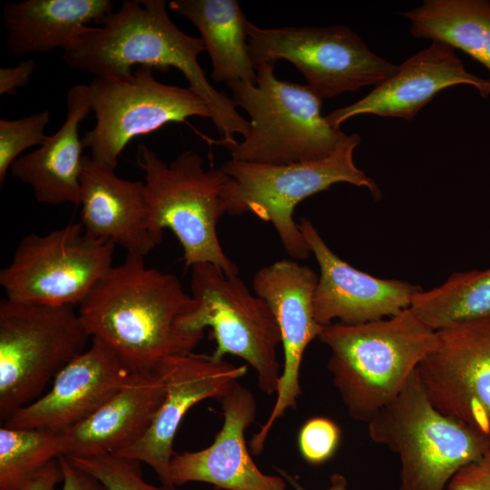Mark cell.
Instances as JSON below:
<instances>
[{
	"label": "cell",
	"mask_w": 490,
	"mask_h": 490,
	"mask_svg": "<svg viewBox=\"0 0 490 490\" xmlns=\"http://www.w3.org/2000/svg\"><path fill=\"white\" fill-rule=\"evenodd\" d=\"M196 307L175 275L127 254L79 305L78 313L91 338L109 346L135 372L193 352L204 331L187 330L182 320Z\"/></svg>",
	"instance_id": "obj_1"
},
{
	"label": "cell",
	"mask_w": 490,
	"mask_h": 490,
	"mask_svg": "<svg viewBox=\"0 0 490 490\" xmlns=\"http://www.w3.org/2000/svg\"><path fill=\"white\" fill-rule=\"evenodd\" d=\"M205 50L201 38L182 32L171 20L163 0H126L99 25H93L73 50L64 53L72 68L94 77H128L134 66L181 72L208 105L211 120L225 148L246 137L250 122L237 111L232 98L216 90L207 80L198 56Z\"/></svg>",
	"instance_id": "obj_2"
},
{
	"label": "cell",
	"mask_w": 490,
	"mask_h": 490,
	"mask_svg": "<svg viewBox=\"0 0 490 490\" xmlns=\"http://www.w3.org/2000/svg\"><path fill=\"white\" fill-rule=\"evenodd\" d=\"M318 338L330 350L328 369L348 415L368 423L401 392L436 331L407 308L387 318L325 325Z\"/></svg>",
	"instance_id": "obj_3"
},
{
	"label": "cell",
	"mask_w": 490,
	"mask_h": 490,
	"mask_svg": "<svg viewBox=\"0 0 490 490\" xmlns=\"http://www.w3.org/2000/svg\"><path fill=\"white\" fill-rule=\"evenodd\" d=\"M272 64L256 67V84L226 83L235 104L249 114L250 132L227 149L234 160L291 164L325 159L349 135L328 123L322 99L308 85L279 80Z\"/></svg>",
	"instance_id": "obj_4"
},
{
	"label": "cell",
	"mask_w": 490,
	"mask_h": 490,
	"mask_svg": "<svg viewBox=\"0 0 490 490\" xmlns=\"http://www.w3.org/2000/svg\"><path fill=\"white\" fill-rule=\"evenodd\" d=\"M360 142L358 133L330 156L313 162L268 164L230 159L220 167L228 175L222 199L226 213L240 216L252 213L270 222L286 251L295 260H305L310 249L293 219L296 206L305 199L347 182L368 189L376 200L381 198L377 184L358 169L353 153Z\"/></svg>",
	"instance_id": "obj_5"
},
{
	"label": "cell",
	"mask_w": 490,
	"mask_h": 490,
	"mask_svg": "<svg viewBox=\"0 0 490 490\" xmlns=\"http://www.w3.org/2000/svg\"><path fill=\"white\" fill-rule=\"evenodd\" d=\"M369 437L397 453L401 490H446L452 476L490 448V436L438 411L416 369L368 423Z\"/></svg>",
	"instance_id": "obj_6"
},
{
	"label": "cell",
	"mask_w": 490,
	"mask_h": 490,
	"mask_svg": "<svg viewBox=\"0 0 490 490\" xmlns=\"http://www.w3.org/2000/svg\"><path fill=\"white\" fill-rule=\"evenodd\" d=\"M135 162L144 172L152 221L175 234L185 269L211 263L227 276L238 275V266L224 253L217 234V224L226 213L222 190L228 175L221 167L205 169L193 151L168 164L144 144L138 145Z\"/></svg>",
	"instance_id": "obj_7"
},
{
	"label": "cell",
	"mask_w": 490,
	"mask_h": 490,
	"mask_svg": "<svg viewBox=\"0 0 490 490\" xmlns=\"http://www.w3.org/2000/svg\"><path fill=\"white\" fill-rule=\"evenodd\" d=\"M92 338L72 305L0 302V419L43 395Z\"/></svg>",
	"instance_id": "obj_8"
},
{
	"label": "cell",
	"mask_w": 490,
	"mask_h": 490,
	"mask_svg": "<svg viewBox=\"0 0 490 490\" xmlns=\"http://www.w3.org/2000/svg\"><path fill=\"white\" fill-rule=\"evenodd\" d=\"M191 270V295L197 307L182 327L190 331L211 328L216 344L212 356L240 358L256 372L260 389L276 394L282 369L278 359L281 335L269 305L238 275L227 276L214 264L198 263Z\"/></svg>",
	"instance_id": "obj_9"
},
{
	"label": "cell",
	"mask_w": 490,
	"mask_h": 490,
	"mask_svg": "<svg viewBox=\"0 0 490 490\" xmlns=\"http://www.w3.org/2000/svg\"><path fill=\"white\" fill-rule=\"evenodd\" d=\"M115 245L88 235L72 223L19 242L0 271L11 300L45 305H80L113 267Z\"/></svg>",
	"instance_id": "obj_10"
},
{
	"label": "cell",
	"mask_w": 490,
	"mask_h": 490,
	"mask_svg": "<svg viewBox=\"0 0 490 490\" xmlns=\"http://www.w3.org/2000/svg\"><path fill=\"white\" fill-rule=\"evenodd\" d=\"M247 30L255 68L287 60L322 100L377 86L397 70L344 25L261 28L249 21Z\"/></svg>",
	"instance_id": "obj_11"
},
{
	"label": "cell",
	"mask_w": 490,
	"mask_h": 490,
	"mask_svg": "<svg viewBox=\"0 0 490 490\" xmlns=\"http://www.w3.org/2000/svg\"><path fill=\"white\" fill-rule=\"evenodd\" d=\"M152 69L139 66L128 77H94L89 84L96 122L82 137L91 158L115 169L134 138L192 116L211 118L206 103L190 87L157 81Z\"/></svg>",
	"instance_id": "obj_12"
},
{
	"label": "cell",
	"mask_w": 490,
	"mask_h": 490,
	"mask_svg": "<svg viewBox=\"0 0 490 490\" xmlns=\"http://www.w3.org/2000/svg\"><path fill=\"white\" fill-rule=\"evenodd\" d=\"M416 373L438 411L490 436V321L437 330Z\"/></svg>",
	"instance_id": "obj_13"
},
{
	"label": "cell",
	"mask_w": 490,
	"mask_h": 490,
	"mask_svg": "<svg viewBox=\"0 0 490 490\" xmlns=\"http://www.w3.org/2000/svg\"><path fill=\"white\" fill-rule=\"evenodd\" d=\"M318 280V276L311 268L293 260L265 266L253 277L254 293L266 301L278 323L284 356L273 407L250 443L254 455L263 451L276 421L298 405L303 355L323 327L314 317L313 296Z\"/></svg>",
	"instance_id": "obj_14"
},
{
	"label": "cell",
	"mask_w": 490,
	"mask_h": 490,
	"mask_svg": "<svg viewBox=\"0 0 490 490\" xmlns=\"http://www.w3.org/2000/svg\"><path fill=\"white\" fill-rule=\"evenodd\" d=\"M165 397L150 427L134 444L114 454L151 466L162 485H173L170 465L173 441L181 420L199 402L220 399L230 385L247 374V365H234L212 354L189 353L161 363Z\"/></svg>",
	"instance_id": "obj_15"
},
{
	"label": "cell",
	"mask_w": 490,
	"mask_h": 490,
	"mask_svg": "<svg viewBox=\"0 0 490 490\" xmlns=\"http://www.w3.org/2000/svg\"><path fill=\"white\" fill-rule=\"evenodd\" d=\"M72 359L51 388L7 417L2 426L65 433L97 411L125 383L132 371L98 338Z\"/></svg>",
	"instance_id": "obj_16"
},
{
	"label": "cell",
	"mask_w": 490,
	"mask_h": 490,
	"mask_svg": "<svg viewBox=\"0 0 490 490\" xmlns=\"http://www.w3.org/2000/svg\"><path fill=\"white\" fill-rule=\"evenodd\" d=\"M299 228L319 266L313 296L314 317L322 326L338 319L354 325L389 318L410 307L422 290L399 279H386L358 270L337 256L308 218Z\"/></svg>",
	"instance_id": "obj_17"
},
{
	"label": "cell",
	"mask_w": 490,
	"mask_h": 490,
	"mask_svg": "<svg viewBox=\"0 0 490 490\" xmlns=\"http://www.w3.org/2000/svg\"><path fill=\"white\" fill-rule=\"evenodd\" d=\"M219 400L223 416L221 428L209 446L173 455L170 465L172 484L179 486L202 482L221 490H286L285 479L260 471L247 447L245 431L257 413L253 394L236 381Z\"/></svg>",
	"instance_id": "obj_18"
},
{
	"label": "cell",
	"mask_w": 490,
	"mask_h": 490,
	"mask_svg": "<svg viewBox=\"0 0 490 490\" xmlns=\"http://www.w3.org/2000/svg\"><path fill=\"white\" fill-rule=\"evenodd\" d=\"M458 84L475 87L483 98L490 95V79L470 74L453 47L432 41L429 47L410 56L368 94L330 112L326 119L337 128L361 114L411 120L439 92Z\"/></svg>",
	"instance_id": "obj_19"
},
{
	"label": "cell",
	"mask_w": 490,
	"mask_h": 490,
	"mask_svg": "<svg viewBox=\"0 0 490 490\" xmlns=\"http://www.w3.org/2000/svg\"><path fill=\"white\" fill-rule=\"evenodd\" d=\"M81 224L96 239L144 257L163 238L152 221L144 182L120 178L114 169L84 155L80 177Z\"/></svg>",
	"instance_id": "obj_20"
},
{
	"label": "cell",
	"mask_w": 490,
	"mask_h": 490,
	"mask_svg": "<svg viewBox=\"0 0 490 490\" xmlns=\"http://www.w3.org/2000/svg\"><path fill=\"white\" fill-rule=\"evenodd\" d=\"M166 394L160 366L132 372L121 388L91 416L64 434V456L116 454L150 427Z\"/></svg>",
	"instance_id": "obj_21"
},
{
	"label": "cell",
	"mask_w": 490,
	"mask_h": 490,
	"mask_svg": "<svg viewBox=\"0 0 490 490\" xmlns=\"http://www.w3.org/2000/svg\"><path fill=\"white\" fill-rule=\"evenodd\" d=\"M66 118L40 147L18 157L11 165L14 177L28 184L39 202L80 204L84 149L80 123L92 111L89 85L75 84L66 94Z\"/></svg>",
	"instance_id": "obj_22"
},
{
	"label": "cell",
	"mask_w": 490,
	"mask_h": 490,
	"mask_svg": "<svg viewBox=\"0 0 490 490\" xmlns=\"http://www.w3.org/2000/svg\"><path fill=\"white\" fill-rule=\"evenodd\" d=\"M112 12L109 0H26L3 9L8 49L15 55L74 49Z\"/></svg>",
	"instance_id": "obj_23"
},
{
	"label": "cell",
	"mask_w": 490,
	"mask_h": 490,
	"mask_svg": "<svg viewBox=\"0 0 490 490\" xmlns=\"http://www.w3.org/2000/svg\"><path fill=\"white\" fill-rule=\"evenodd\" d=\"M169 7L200 31L215 83L233 80L255 85L256 69L250 49L246 19L236 0H172Z\"/></svg>",
	"instance_id": "obj_24"
},
{
	"label": "cell",
	"mask_w": 490,
	"mask_h": 490,
	"mask_svg": "<svg viewBox=\"0 0 490 490\" xmlns=\"http://www.w3.org/2000/svg\"><path fill=\"white\" fill-rule=\"evenodd\" d=\"M402 15L415 37L459 49L490 72V1L426 0Z\"/></svg>",
	"instance_id": "obj_25"
},
{
	"label": "cell",
	"mask_w": 490,
	"mask_h": 490,
	"mask_svg": "<svg viewBox=\"0 0 490 490\" xmlns=\"http://www.w3.org/2000/svg\"><path fill=\"white\" fill-rule=\"evenodd\" d=\"M409 308L435 331L490 321V268L456 272L441 286L416 293Z\"/></svg>",
	"instance_id": "obj_26"
},
{
	"label": "cell",
	"mask_w": 490,
	"mask_h": 490,
	"mask_svg": "<svg viewBox=\"0 0 490 490\" xmlns=\"http://www.w3.org/2000/svg\"><path fill=\"white\" fill-rule=\"evenodd\" d=\"M65 453L64 433L0 428V490H21L47 464Z\"/></svg>",
	"instance_id": "obj_27"
},
{
	"label": "cell",
	"mask_w": 490,
	"mask_h": 490,
	"mask_svg": "<svg viewBox=\"0 0 490 490\" xmlns=\"http://www.w3.org/2000/svg\"><path fill=\"white\" fill-rule=\"evenodd\" d=\"M67 457L108 490H181L175 485L156 486L147 483L142 477L141 462L135 459L109 453Z\"/></svg>",
	"instance_id": "obj_28"
},
{
	"label": "cell",
	"mask_w": 490,
	"mask_h": 490,
	"mask_svg": "<svg viewBox=\"0 0 490 490\" xmlns=\"http://www.w3.org/2000/svg\"><path fill=\"white\" fill-rule=\"evenodd\" d=\"M50 121L48 111L15 119H0V185L5 184L12 163L33 146L42 145L47 135L44 130Z\"/></svg>",
	"instance_id": "obj_29"
},
{
	"label": "cell",
	"mask_w": 490,
	"mask_h": 490,
	"mask_svg": "<svg viewBox=\"0 0 490 490\" xmlns=\"http://www.w3.org/2000/svg\"><path fill=\"white\" fill-rule=\"evenodd\" d=\"M341 430L331 419L316 416L308 419L298 436L301 456L310 465H321L329 460L338 450Z\"/></svg>",
	"instance_id": "obj_30"
},
{
	"label": "cell",
	"mask_w": 490,
	"mask_h": 490,
	"mask_svg": "<svg viewBox=\"0 0 490 490\" xmlns=\"http://www.w3.org/2000/svg\"><path fill=\"white\" fill-rule=\"evenodd\" d=\"M446 490H490V448L478 459L461 467Z\"/></svg>",
	"instance_id": "obj_31"
},
{
	"label": "cell",
	"mask_w": 490,
	"mask_h": 490,
	"mask_svg": "<svg viewBox=\"0 0 490 490\" xmlns=\"http://www.w3.org/2000/svg\"><path fill=\"white\" fill-rule=\"evenodd\" d=\"M57 460L63 474L61 490H108L94 476L73 465L66 456Z\"/></svg>",
	"instance_id": "obj_32"
},
{
	"label": "cell",
	"mask_w": 490,
	"mask_h": 490,
	"mask_svg": "<svg viewBox=\"0 0 490 490\" xmlns=\"http://www.w3.org/2000/svg\"><path fill=\"white\" fill-rule=\"evenodd\" d=\"M35 67V62L27 59L14 67L0 68V94H14L16 88L28 85Z\"/></svg>",
	"instance_id": "obj_33"
},
{
	"label": "cell",
	"mask_w": 490,
	"mask_h": 490,
	"mask_svg": "<svg viewBox=\"0 0 490 490\" xmlns=\"http://www.w3.org/2000/svg\"><path fill=\"white\" fill-rule=\"evenodd\" d=\"M63 481V474L57 459L47 464L26 482L21 490H54Z\"/></svg>",
	"instance_id": "obj_34"
},
{
	"label": "cell",
	"mask_w": 490,
	"mask_h": 490,
	"mask_svg": "<svg viewBox=\"0 0 490 490\" xmlns=\"http://www.w3.org/2000/svg\"><path fill=\"white\" fill-rule=\"evenodd\" d=\"M287 484H289L294 490H309L304 487L299 481L287 471L281 468H276ZM324 490H348V481L346 477L341 474H333L330 477L329 485Z\"/></svg>",
	"instance_id": "obj_35"
}]
</instances>
